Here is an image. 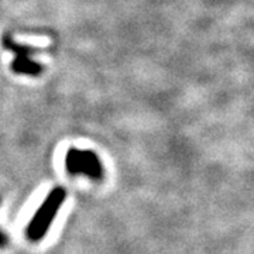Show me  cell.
<instances>
[{
  "mask_svg": "<svg viewBox=\"0 0 254 254\" xmlns=\"http://www.w3.org/2000/svg\"><path fill=\"white\" fill-rule=\"evenodd\" d=\"M65 199H66V190L63 187H57L47 195V198L41 203V206L37 209L36 215L30 220L26 229L28 240L40 242L46 236Z\"/></svg>",
  "mask_w": 254,
  "mask_h": 254,
  "instance_id": "6da1fadb",
  "label": "cell"
},
{
  "mask_svg": "<svg viewBox=\"0 0 254 254\" xmlns=\"http://www.w3.org/2000/svg\"><path fill=\"white\" fill-rule=\"evenodd\" d=\"M65 167L71 175H85L93 181H100L105 177L103 164L91 150H68L65 157Z\"/></svg>",
  "mask_w": 254,
  "mask_h": 254,
  "instance_id": "7a4b0ae2",
  "label": "cell"
},
{
  "mask_svg": "<svg viewBox=\"0 0 254 254\" xmlns=\"http://www.w3.org/2000/svg\"><path fill=\"white\" fill-rule=\"evenodd\" d=\"M3 47L14 53V61L11 63V69L16 73H24V75H40L43 71V66L36 61H33L30 57L33 53H36V48H31L28 46L17 44L10 34L3 36Z\"/></svg>",
  "mask_w": 254,
  "mask_h": 254,
  "instance_id": "3957f363",
  "label": "cell"
},
{
  "mask_svg": "<svg viewBox=\"0 0 254 254\" xmlns=\"http://www.w3.org/2000/svg\"><path fill=\"white\" fill-rule=\"evenodd\" d=\"M6 245H7V236L0 230V247H4Z\"/></svg>",
  "mask_w": 254,
  "mask_h": 254,
  "instance_id": "277c9868",
  "label": "cell"
}]
</instances>
